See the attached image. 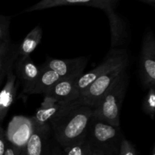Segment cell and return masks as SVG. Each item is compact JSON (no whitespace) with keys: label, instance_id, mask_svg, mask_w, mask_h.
I'll list each match as a JSON object with an SVG mask.
<instances>
[{"label":"cell","instance_id":"obj_25","mask_svg":"<svg viewBox=\"0 0 155 155\" xmlns=\"http://www.w3.org/2000/svg\"><path fill=\"white\" fill-rule=\"evenodd\" d=\"M139 1H141L142 2L150 5L153 6V7H154L155 5V0H139Z\"/></svg>","mask_w":155,"mask_h":155},{"label":"cell","instance_id":"obj_20","mask_svg":"<svg viewBox=\"0 0 155 155\" xmlns=\"http://www.w3.org/2000/svg\"><path fill=\"white\" fill-rule=\"evenodd\" d=\"M12 17L0 15V41L10 42V24Z\"/></svg>","mask_w":155,"mask_h":155},{"label":"cell","instance_id":"obj_15","mask_svg":"<svg viewBox=\"0 0 155 155\" xmlns=\"http://www.w3.org/2000/svg\"><path fill=\"white\" fill-rule=\"evenodd\" d=\"M19 83L11 69L8 73L5 85L0 90V124L2 125L10 107L17 98Z\"/></svg>","mask_w":155,"mask_h":155},{"label":"cell","instance_id":"obj_14","mask_svg":"<svg viewBox=\"0 0 155 155\" xmlns=\"http://www.w3.org/2000/svg\"><path fill=\"white\" fill-rule=\"evenodd\" d=\"M12 71L19 84L24 87L37 78L40 69L35 64L30 56H18Z\"/></svg>","mask_w":155,"mask_h":155},{"label":"cell","instance_id":"obj_13","mask_svg":"<svg viewBox=\"0 0 155 155\" xmlns=\"http://www.w3.org/2000/svg\"><path fill=\"white\" fill-rule=\"evenodd\" d=\"M104 12L110 24L111 48H119L127 43L130 38L128 24L123 17L115 12V9H108Z\"/></svg>","mask_w":155,"mask_h":155},{"label":"cell","instance_id":"obj_3","mask_svg":"<svg viewBox=\"0 0 155 155\" xmlns=\"http://www.w3.org/2000/svg\"><path fill=\"white\" fill-rule=\"evenodd\" d=\"M124 138L120 127L92 116L86 137L91 151L102 155H118Z\"/></svg>","mask_w":155,"mask_h":155},{"label":"cell","instance_id":"obj_19","mask_svg":"<svg viewBox=\"0 0 155 155\" xmlns=\"http://www.w3.org/2000/svg\"><path fill=\"white\" fill-rule=\"evenodd\" d=\"M148 92L142 102V110L148 115L151 120H154L155 115V86L148 88Z\"/></svg>","mask_w":155,"mask_h":155},{"label":"cell","instance_id":"obj_22","mask_svg":"<svg viewBox=\"0 0 155 155\" xmlns=\"http://www.w3.org/2000/svg\"><path fill=\"white\" fill-rule=\"evenodd\" d=\"M7 142L5 130L2 128L0 124V155H4Z\"/></svg>","mask_w":155,"mask_h":155},{"label":"cell","instance_id":"obj_10","mask_svg":"<svg viewBox=\"0 0 155 155\" xmlns=\"http://www.w3.org/2000/svg\"><path fill=\"white\" fill-rule=\"evenodd\" d=\"M119 1L120 0H41L36 4L26 8L24 12H36L70 5H81L107 11L108 9H115Z\"/></svg>","mask_w":155,"mask_h":155},{"label":"cell","instance_id":"obj_29","mask_svg":"<svg viewBox=\"0 0 155 155\" xmlns=\"http://www.w3.org/2000/svg\"><path fill=\"white\" fill-rule=\"evenodd\" d=\"M88 155H92V154H91V151H90V152L89 153V154H88Z\"/></svg>","mask_w":155,"mask_h":155},{"label":"cell","instance_id":"obj_24","mask_svg":"<svg viewBox=\"0 0 155 155\" xmlns=\"http://www.w3.org/2000/svg\"><path fill=\"white\" fill-rule=\"evenodd\" d=\"M4 155H17L16 148L13 145H11L8 142H7V144H6Z\"/></svg>","mask_w":155,"mask_h":155},{"label":"cell","instance_id":"obj_23","mask_svg":"<svg viewBox=\"0 0 155 155\" xmlns=\"http://www.w3.org/2000/svg\"><path fill=\"white\" fill-rule=\"evenodd\" d=\"M48 155H63V151H62L61 148L59 146V145L56 142L55 140L53 142L52 145L50 148L49 153H48Z\"/></svg>","mask_w":155,"mask_h":155},{"label":"cell","instance_id":"obj_27","mask_svg":"<svg viewBox=\"0 0 155 155\" xmlns=\"http://www.w3.org/2000/svg\"><path fill=\"white\" fill-rule=\"evenodd\" d=\"M90 151H91V150H90ZM91 154H92V155H102V154H100V153L96 152V151H91Z\"/></svg>","mask_w":155,"mask_h":155},{"label":"cell","instance_id":"obj_7","mask_svg":"<svg viewBox=\"0 0 155 155\" xmlns=\"http://www.w3.org/2000/svg\"><path fill=\"white\" fill-rule=\"evenodd\" d=\"M89 62V57L76 58L71 59H57L47 57L41 66L51 70L62 79L77 80L83 75Z\"/></svg>","mask_w":155,"mask_h":155},{"label":"cell","instance_id":"obj_21","mask_svg":"<svg viewBox=\"0 0 155 155\" xmlns=\"http://www.w3.org/2000/svg\"><path fill=\"white\" fill-rule=\"evenodd\" d=\"M118 155H138L137 151L130 141L124 138L123 139Z\"/></svg>","mask_w":155,"mask_h":155},{"label":"cell","instance_id":"obj_12","mask_svg":"<svg viewBox=\"0 0 155 155\" xmlns=\"http://www.w3.org/2000/svg\"><path fill=\"white\" fill-rule=\"evenodd\" d=\"M74 103V101L68 103L57 102L50 98H44L40 107L36 110L35 114L30 118L33 124L36 125L48 124L51 120L71 107Z\"/></svg>","mask_w":155,"mask_h":155},{"label":"cell","instance_id":"obj_28","mask_svg":"<svg viewBox=\"0 0 155 155\" xmlns=\"http://www.w3.org/2000/svg\"><path fill=\"white\" fill-rule=\"evenodd\" d=\"M151 155H155V146L154 145L152 148V151H151Z\"/></svg>","mask_w":155,"mask_h":155},{"label":"cell","instance_id":"obj_2","mask_svg":"<svg viewBox=\"0 0 155 155\" xmlns=\"http://www.w3.org/2000/svg\"><path fill=\"white\" fill-rule=\"evenodd\" d=\"M130 84L128 68H126L99 102L92 107V117L120 127V110Z\"/></svg>","mask_w":155,"mask_h":155},{"label":"cell","instance_id":"obj_17","mask_svg":"<svg viewBox=\"0 0 155 155\" xmlns=\"http://www.w3.org/2000/svg\"><path fill=\"white\" fill-rule=\"evenodd\" d=\"M18 58V45L10 42L0 41V87L5 82L8 73L12 69Z\"/></svg>","mask_w":155,"mask_h":155},{"label":"cell","instance_id":"obj_26","mask_svg":"<svg viewBox=\"0 0 155 155\" xmlns=\"http://www.w3.org/2000/svg\"><path fill=\"white\" fill-rule=\"evenodd\" d=\"M17 155H26L24 152V148L22 150H17Z\"/></svg>","mask_w":155,"mask_h":155},{"label":"cell","instance_id":"obj_1","mask_svg":"<svg viewBox=\"0 0 155 155\" xmlns=\"http://www.w3.org/2000/svg\"><path fill=\"white\" fill-rule=\"evenodd\" d=\"M92 116V107L74 102L48 123L62 150L85 140Z\"/></svg>","mask_w":155,"mask_h":155},{"label":"cell","instance_id":"obj_6","mask_svg":"<svg viewBox=\"0 0 155 155\" xmlns=\"http://www.w3.org/2000/svg\"><path fill=\"white\" fill-rule=\"evenodd\" d=\"M139 77L146 89L155 86V38L151 30L144 34L139 58Z\"/></svg>","mask_w":155,"mask_h":155},{"label":"cell","instance_id":"obj_11","mask_svg":"<svg viewBox=\"0 0 155 155\" xmlns=\"http://www.w3.org/2000/svg\"><path fill=\"white\" fill-rule=\"evenodd\" d=\"M76 80L62 79L51 86L45 93L44 98H48L57 102H74L78 99L80 92L76 88Z\"/></svg>","mask_w":155,"mask_h":155},{"label":"cell","instance_id":"obj_18","mask_svg":"<svg viewBox=\"0 0 155 155\" xmlns=\"http://www.w3.org/2000/svg\"><path fill=\"white\" fill-rule=\"evenodd\" d=\"M42 29L41 26L35 27L18 45V56H30L42 40Z\"/></svg>","mask_w":155,"mask_h":155},{"label":"cell","instance_id":"obj_8","mask_svg":"<svg viewBox=\"0 0 155 155\" xmlns=\"http://www.w3.org/2000/svg\"><path fill=\"white\" fill-rule=\"evenodd\" d=\"M54 141L51 126L48 124L36 125L24 148L26 155H48Z\"/></svg>","mask_w":155,"mask_h":155},{"label":"cell","instance_id":"obj_9","mask_svg":"<svg viewBox=\"0 0 155 155\" xmlns=\"http://www.w3.org/2000/svg\"><path fill=\"white\" fill-rule=\"evenodd\" d=\"M33 130L31 118L24 116H15L10 121L5 130L7 141L17 150L25 148Z\"/></svg>","mask_w":155,"mask_h":155},{"label":"cell","instance_id":"obj_4","mask_svg":"<svg viewBox=\"0 0 155 155\" xmlns=\"http://www.w3.org/2000/svg\"><path fill=\"white\" fill-rule=\"evenodd\" d=\"M124 65H130L128 51L126 48H111L100 64L86 74H83L75 80L74 85L80 93L97 78Z\"/></svg>","mask_w":155,"mask_h":155},{"label":"cell","instance_id":"obj_16","mask_svg":"<svg viewBox=\"0 0 155 155\" xmlns=\"http://www.w3.org/2000/svg\"><path fill=\"white\" fill-rule=\"evenodd\" d=\"M39 74L37 78L27 86L22 87V93L30 95L33 94L43 95L51 86L62 80L55 72L46 68L39 67Z\"/></svg>","mask_w":155,"mask_h":155},{"label":"cell","instance_id":"obj_5","mask_svg":"<svg viewBox=\"0 0 155 155\" xmlns=\"http://www.w3.org/2000/svg\"><path fill=\"white\" fill-rule=\"evenodd\" d=\"M127 68H129V65L120 67L97 78L80 92L78 99L74 102L91 107H95L119 78L121 73Z\"/></svg>","mask_w":155,"mask_h":155}]
</instances>
